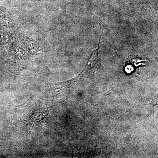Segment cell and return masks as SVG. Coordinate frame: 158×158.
I'll return each mask as SVG.
<instances>
[{"instance_id": "6da1fadb", "label": "cell", "mask_w": 158, "mask_h": 158, "mask_svg": "<svg viewBox=\"0 0 158 158\" xmlns=\"http://www.w3.org/2000/svg\"><path fill=\"white\" fill-rule=\"evenodd\" d=\"M146 59L138 57L131 56L127 59L125 62V71L127 73H131L135 69V67L139 65H145L147 63Z\"/></svg>"}]
</instances>
